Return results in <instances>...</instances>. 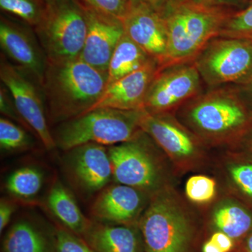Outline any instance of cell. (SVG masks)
Here are the masks:
<instances>
[{
    "mask_svg": "<svg viewBox=\"0 0 252 252\" xmlns=\"http://www.w3.org/2000/svg\"><path fill=\"white\" fill-rule=\"evenodd\" d=\"M107 77L80 57L48 61L41 88L51 118L66 122L88 112L103 94Z\"/></svg>",
    "mask_w": 252,
    "mask_h": 252,
    "instance_id": "7a4b0ae2",
    "label": "cell"
},
{
    "mask_svg": "<svg viewBox=\"0 0 252 252\" xmlns=\"http://www.w3.org/2000/svg\"><path fill=\"white\" fill-rule=\"evenodd\" d=\"M251 41H252V39H251Z\"/></svg>",
    "mask_w": 252,
    "mask_h": 252,
    "instance_id": "b9f144b4",
    "label": "cell"
},
{
    "mask_svg": "<svg viewBox=\"0 0 252 252\" xmlns=\"http://www.w3.org/2000/svg\"><path fill=\"white\" fill-rule=\"evenodd\" d=\"M144 193L122 184L107 187L93 204V216L102 223L132 225L144 211Z\"/></svg>",
    "mask_w": 252,
    "mask_h": 252,
    "instance_id": "2e32d148",
    "label": "cell"
},
{
    "mask_svg": "<svg viewBox=\"0 0 252 252\" xmlns=\"http://www.w3.org/2000/svg\"><path fill=\"white\" fill-rule=\"evenodd\" d=\"M139 226L146 252H189L193 225L189 212L170 189L153 194Z\"/></svg>",
    "mask_w": 252,
    "mask_h": 252,
    "instance_id": "277c9868",
    "label": "cell"
},
{
    "mask_svg": "<svg viewBox=\"0 0 252 252\" xmlns=\"http://www.w3.org/2000/svg\"><path fill=\"white\" fill-rule=\"evenodd\" d=\"M141 110L93 109L66 121L56 132V146L72 150L84 144L114 146L128 142L140 133Z\"/></svg>",
    "mask_w": 252,
    "mask_h": 252,
    "instance_id": "5b68a950",
    "label": "cell"
},
{
    "mask_svg": "<svg viewBox=\"0 0 252 252\" xmlns=\"http://www.w3.org/2000/svg\"><path fill=\"white\" fill-rule=\"evenodd\" d=\"M210 240L216 244L223 252H230L234 247L233 239L220 231L214 233Z\"/></svg>",
    "mask_w": 252,
    "mask_h": 252,
    "instance_id": "1f68e13d",
    "label": "cell"
},
{
    "mask_svg": "<svg viewBox=\"0 0 252 252\" xmlns=\"http://www.w3.org/2000/svg\"><path fill=\"white\" fill-rule=\"evenodd\" d=\"M30 136L22 127L4 117L0 119V147L3 150L16 151L27 148Z\"/></svg>",
    "mask_w": 252,
    "mask_h": 252,
    "instance_id": "4316f807",
    "label": "cell"
},
{
    "mask_svg": "<svg viewBox=\"0 0 252 252\" xmlns=\"http://www.w3.org/2000/svg\"><path fill=\"white\" fill-rule=\"evenodd\" d=\"M0 46L1 54L31 74L41 86L48 59L32 28L16 18L1 14Z\"/></svg>",
    "mask_w": 252,
    "mask_h": 252,
    "instance_id": "7c38bea8",
    "label": "cell"
},
{
    "mask_svg": "<svg viewBox=\"0 0 252 252\" xmlns=\"http://www.w3.org/2000/svg\"><path fill=\"white\" fill-rule=\"evenodd\" d=\"M0 111H1V114H4L6 117L10 118L15 122H18V124H21V125L25 126L27 128L31 129L27 123L25 122L24 119L18 112L14 99L7 88L2 84H1V87H0Z\"/></svg>",
    "mask_w": 252,
    "mask_h": 252,
    "instance_id": "4dcf8cb0",
    "label": "cell"
},
{
    "mask_svg": "<svg viewBox=\"0 0 252 252\" xmlns=\"http://www.w3.org/2000/svg\"><path fill=\"white\" fill-rule=\"evenodd\" d=\"M222 37L252 39V4L230 16L220 32Z\"/></svg>",
    "mask_w": 252,
    "mask_h": 252,
    "instance_id": "484cf974",
    "label": "cell"
},
{
    "mask_svg": "<svg viewBox=\"0 0 252 252\" xmlns=\"http://www.w3.org/2000/svg\"><path fill=\"white\" fill-rule=\"evenodd\" d=\"M220 2H228V1H233L234 0H218Z\"/></svg>",
    "mask_w": 252,
    "mask_h": 252,
    "instance_id": "ab89813d",
    "label": "cell"
},
{
    "mask_svg": "<svg viewBox=\"0 0 252 252\" xmlns=\"http://www.w3.org/2000/svg\"><path fill=\"white\" fill-rule=\"evenodd\" d=\"M245 139H246L247 142H248L249 149H250V151L252 152V128L251 130L249 132L248 135L245 137Z\"/></svg>",
    "mask_w": 252,
    "mask_h": 252,
    "instance_id": "74e56055",
    "label": "cell"
},
{
    "mask_svg": "<svg viewBox=\"0 0 252 252\" xmlns=\"http://www.w3.org/2000/svg\"><path fill=\"white\" fill-rule=\"evenodd\" d=\"M245 252H252V230L248 235L246 240H245Z\"/></svg>",
    "mask_w": 252,
    "mask_h": 252,
    "instance_id": "8d00e7d4",
    "label": "cell"
},
{
    "mask_svg": "<svg viewBox=\"0 0 252 252\" xmlns=\"http://www.w3.org/2000/svg\"><path fill=\"white\" fill-rule=\"evenodd\" d=\"M14 210V207L12 205L5 200H1L0 203V232L1 233H2L3 230L9 223Z\"/></svg>",
    "mask_w": 252,
    "mask_h": 252,
    "instance_id": "d6a6232c",
    "label": "cell"
},
{
    "mask_svg": "<svg viewBox=\"0 0 252 252\" xmlns=\"http://www.w3.org/2000/svg\"><path fill=\"white\" fill-rule=\"evenodd\" d=\"M159 71L158 63L153 60L138 70L109 84L99 100L88 112L97 108L143 109L149 87Z\"/></svg>",
    "mask_w": 252,
    "mask_h": 252,
    "instance_id": "9a60e30c",
    "label": "cell"
},
{
    "mask_svg": "<svg viewBox=\"0 0 252 252\" xmlns=\"http://www.w3.org/2000/svg\"><path fill=\"white\" fill-rule=\"evenodd\" d=\"M47 1H48V0H47Z\"/></svg>",
    "mask_w": 252,
    "mask_h": 252,
    "instance_id": "7bdbcfd3",
    "label": "cell"
},
{
    "mask_svg": "<svg viewBox=\"0 0 252 252\" xmlns=\"http://www.w3.org/2000/svg\"><path fill=\"white\" fill-rule=\"evenodd\" d=\"M82 4L85 9L88 30L80 58L107 74L113 53L125 33L122 20Z\"/></svg>",
    "mask_w": 252,
    "mask_h": 252,
    "instance_id": "4fadbf2b",
    "label": "cell"
},
{
    "mask_svg": "<svg viewBox=\"0 0 252 252\" xmlns=\"http://www.w3.org/2000/svg\"><path fill=\"white\" fill-rule=\"evenodd\" d=\"M212 222L218 231L233 240L243 238L252 230L251 212L234 200L219 203L212 214Z\"/></svg>",
    "mask_w": 252,
    "mask_h": 252,
    "instance_id": "44dd1931",
    "label": "cell"
},
{
    "mask_svg": "<svg viewBox=\"0 0 252 252\" xmlns=\"http://www.w3.org/2000/svg\"><path fill=\"white\" fill-rule=\"evenodd\" d=\"M208 1H210V0H191V1H193V2L201 3V4Z\"/></svg>",
    "mask_w": 252,
    "mask_h": 252,
    "instance_id": "f35d334b",
    "label": "cell"
},
{
    "mask_svg": "<svg viewBox=\"0 0 252 252\" xmlns=\"http://www.w3.org/2000/svg\"><path fill=\"white\" fill-rule=\"evenodd\" d=\"M0 79L14 99L21 117L47 150L56 147L46 117L42 88L34 78L1 54Z\"/></svg>",
    "mask_w": 252,
    "mask_h": 252,
    "instance_id": "9c48e42d",
    "label": "cell"
},
{
    "mask_svg": "<svg viewBox=\"0 0 252 252\" xmlns=\"http://www.w3.org/2000/svg\"><path fill=\"white\" fill-rule=\"evenodd\" d=\"M126 35L162 67L166 57L167 34L161 11L149 5L132 2L123 18Z\"/></svg>",
    "mask_w": 252,
    "mask_h": 252,
    "instance_id": "5bb4252c",
    "label": "cell"
},
{
    "mask_svg": "<svg viewBox=\"0 0 252 252\" xmlns=\"http://www.w3.org/2000/svg\"><path fill=\"white\" fill-rule=\"evenodd\" d=\"M56 252H94L85 240L67 228H59L56 234Z\"/></svg>",
    "mask_w": 252,
    "mask_h": 252,
    "instance_id": "f1b7e54d",
    "label": "cell"
},
{
    "mask_svg": "<svg viewBox=\"0 0 252 252\" xmlns=\"http://www.w3.org/2000/svg\"><path fill=\"white\" fill-rule=\"evenodd\" d=\"M153 60L124 33L109 62L107 86L138 70Z\"/></svg>",
    "mask_w": 252,
    "mask_h": 252,
    "instance_id": "ffe728a7",
    "label": "cell"
},
{
    "mask_svg": "<svg viewBox=\"0 0 252 252\" xmlns=\"http://www.w3.org/2000/svg\"><path fill=\"white\" fill-rule=\"evenodd\" d=\"M243 91V94H245V97L252 107V81L246 86H240Z\"/></svg>",
    "mask_w": 252,
    "mask_h": 252,
    "instance_id": "d590c367",
    "label": "cell"
},
{
    "mask_svg": "<svg viewBox=\"0 0 252 252\" xmlns=\"http://www.w3.org/2000/svg\"><path fill=\"white\" fill-rule=\"evenodd\" d=\"M87 30L80 0H48L45 14L34 28L48 61L52 62L80 57Z\"/></svg>",
    "mask_w": 252,
    "mask_h": 252,
    "instance_id": "8992f818",
    "label": "cell"
},
{
    "mask_svg": "<svg viewBox=\"0 0 252 252\" xmlns=\"http://www.w3.org/2000/svg\"><path fill=\"white\" fill-rule=\"evenodd\" d=\"M203 252H223L218 246L212 241V240H209L206 243L204 244L203 247Z\"/></svg>",
    "mask_w": 252,
    "mask_h": 252,
    "instance_id": "e575fe53",
    "label": "cell"
},
{
    "mask_svg": "<svg viewBox=\"0 0 252 252\" xmlns=\"http://www.w3.org/2000/svg\"><path fill=\"white\" fill-rule=\"evenodd\" d=\"M43 176L34 167H25L13 172L6 182L8 191L21 198H30L40 191Z\"/></svg>",
    "mask_w": 252,
    "mask_h": 252,
    "instance_id": "cb8c5ba5",
    "label": "cell"
},
{
    "mask_svg": "<svg viewBox=\"0 0 252 252\" xmlns=\"http://www.w3.org/2000/svg\"><path fill=\"white\" fill-rule=\"evenodd\" d=\"M189 1H191V0H189Z\"/></svg>",
    "mask_w": 252,
    "mask_h": 252,
    "instance_id": "60d3db41",
    "label": "cell"
},
{
    "mask_svg": "<svg viewBox=\"0 0 252 252\" xmlns=\"http://www.w3.org/2000/svg\"><path fill=\"white\" fill-rule=\"evenodd\" d=\"M94 252H143L142 236L132 225L91 222L82 237Z\"/></svg>",
    "mask_w": 252,
    "mask_h": 252,
    "instance_id": "ac0fdd59",
    "label": "cell"
},
{
    "mask_svg": "<svg viewBox=\"0 0 252 252\" xmlns=\"http://www.w3.org/2000/svg\"><path fill=\"white\" fill-rule=\"evenodd\" d=\"M47 0H0L1 12L26 23L34 29L47 8Z\"/></svg>",
    "mask_w": 252,
    "mask_h": 252,
    "instance_id": "603a6c76",
    "label": "cell"
},
{
    "mask_svg": "<svg viewBox=\"0 0 252 252\" xmlns=\"http://www.w3.org/2000/svg\"><path fill=\"white\" fill-rule=\"evenodd\" d=\"M140 127L179 168L189 170L203 160V142L171 113H151L142 109Z\"/></svg>",
    "mask_w": 252,
    "mask_h": 252,
    "instance_id": "30bf717a",
    "label": "cell"
},
{
    "mask_svg": "<svg viewBox=\"0 0 252 252\" xmlns=\"http://www.w3.org/2000/svg\"><path fill=\"white\" fill-rule=\"evenodd\" d=\"M225 170L233 188L252 200V162L233 159L227 162Z\"/></svg>",
    "mask_w": 252,
    "mask_h": 252,
    "instance_id": "d4e9b609",
    "label": "cell"
},
{
    "mask_svg": "<svg viewBox=\"0 0 252 252\" xmlns=\"http://www.w3.org/2000/svg\"><path fill=\"white\" fill-rule=\"evenodd\" d=\"M180 117V122L204 144L233 143L252 128V107L238 86L201 93L184 104Z\"/></svg>",
    "mask_w": 252,
    "mask_h": 252,
    "instance_id": "6da1fadb",
    "label": "cell"
},
{
    "mask_svg": "<svg viewBox=\"0 0 252 252\" xmlns=\"http://www.w3.org/2000/svg\"><path fill=\"white\" fill-rule=\"evenodd\" d=\"M48 203L55 216L67 229L81 238L84 236L92 221L83 215L72 194L60 182L51 189Z\"/></svg>",
    "mask_w": 252,
    "mask_h": 252,
    "instance_id": "d6986e66",
    "label": "cell"
},
{
    "mask_svg": "<svg viewBox=\"0 0 252 252\" xmlns=\"http://www.w3.org/2000/svg\"><path fill=\"white\" fill-rule=\"evenodd\" d=\"M3 252H51L49 241L41 230L30 222L15 223L6 233Z\"/></svg>",
    "mask_w": 252,
    "mask_h": 252,
    "instance_id": "7402d4cb",
    "label": "cell"
},
{
    "mask_svg": "<svg viewBox=\"0 0 252 252\" xmlns=\"http://www.w3.org/2000/svg\"><path fill=\"white\" fill-rule=\"evenodd\" d=\"M147 137L142 130L128 142L111 146L108 152L118 183L154 194L166 187L163 170L149 149Z\"/></svg>",
    "mask_w": 252,
    "mask_h": 252,
    "instance_id": "ba28073f",
    "label": "cell"
},
{
    "mask_svg": "<svg viewBox=\"0 0 252 252\" xmlns=\"http://www.w3.org/2000/svg\"><path fill=\"white\" fill-rule=\"evenodd\" d=\"M185 193L189 200L193 203H209L216 195V181L205 175L192 176L186 183Z\"/></svg>",
    "mask_w": 252,
    "mask_h": 252,
    "instance_id": "83f0119b",
    "label": "cell"
},
{
    "mask_svg": "<svg viewBox=\"0 0 252 252\" xmlns=\"http://www.w3.org/2000/svg\"><path fill=\"white\" fill-rule=\"evenodd\" d=\"M203 82L194 62L161 69L149 87L143 109L171 113L201 94Z\"/></svg>",
    "mask_w": 252,
    "mask_h": 252,
    "instance_id": "8fae6325",
    "label": "cell"
},
{
    "mask_svg": "<svg viewBox=\"0 0 252 252\" xmlns=\"http://www.w3.org/2000/svg\"><path fill=\"white\" fill-rule=\"evenodd\" d=\"M72 151L73 168L81 185L91 191L103 189L113 177L108 150L104 145L89 143Z\"/></svg>",
    "mask_w": 252,
    "mask_h": 252,
    "instance_id": "e0dca14e",
    "label": "cell"
},
{
    "mask_svg": "<svg viewBox=\"0 0 252 252\" xmlns=\"http://www.w3.org/2000/svg\"><path fill=\"white\" fill-rule=\"evenodd\" d=\"M164 0H131L132 2H140L149 5L158 11H161Z\"/></svg>",
    "mask_w": 252,
    "mask_h": 252,
    "instance_id": "836d02e7",
    "label": "cell"
},
{
    "mask_svg": "<svg viewBox=\"0 0 252 252\" xmlns=\"http://www.w3.org/2000/svg\"><path fill=\"white\" fill-rule=\"evenodd\" d=\"M167 34L165 68L194 62L207 44L220 36L229 18L221 10L201 3H179L161 11Z\"/></svg>",
    "mask_w": 252,
    "mask_h": 252,
    "instance_id": "3957f363",
    "label": "cell"
},
{
    "mask_svg": "<svg viewBox=\"0 0 252 252\" xmlns=\"http://www.w3.org/2000/svg\"><path fill=\"white\" fill-rule=\"evenodd\" d=\"M93 9L123 20L130 9L131 0H80Z\"/></svg>",
    "mask_w": 252,
    "mask_h": 252,
    "instance_id": "f546056e",
    "label": "cell"
},
{
    "mask_svg": "<svg viewBox=\"0 0 252 252\" xmlns=\"http://www.w3.org/2000/svg\"><path fill=\"white\" fill-rule=\"evenodd\" d=\"M194 63L203 82L210 87L248 85L252 81V41L218 36Z\"/></svg>",
    "mask_w": 252,
    "mask_h": 252,
    "instance_id": "52a82bcc",
    "label": "cell"
}]
</instances>
